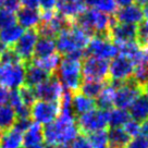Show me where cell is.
Wrapping results in <instances>:
<instances>
[{
	"label": "cell",
	"mask_w": 148,
	"mask_h": 148,
	"mask_svg": "<svg viewBox=\"0 0 148 148\" xmlns=\"http://www.w3.org/2000/svg\"><path fill=\"white\" fill-rule=\"evenodd\" d=\"M79 134L75 114L71 111H60L56 121L45 125L42 129L44 140L50 147L59 145L68 146V144L72 143Z\"/></svg>",
	"instance_id": "obj_1"
},
{
	"label": "cell",
	"mask_w": 148,
	"mask_h": 148,
	"mask_svg": "<svg viewBox=\"0 0 148 148\" xmlns=\"http://www.w3.org/2000/svg\"><path fill=\"white\" fill-rule=\"evenodd\" d=\"M90 42V34L85 32L77 25L72 24L68 29H64L57 35L56 49L59 55L69 56L74 51H84Z\"/></svg>",
	"instance_id": "obj_2"
},
{
	"label": "cell",
	"mask_w": 148,
	"mask_h": 148,
	"mask_svg": "<svg viewBox=\"0 0 148 148\" xmlns=\"http://www.w3.org/2000/svg\"><path fill=\"white\" fill-rule=\"evenodd\" d=\"M56 77L69 92H77L82 85V62L65 57L56 71Z\"/></svg>",
	"instance_id": "obj_3"
},
{
	"label": "cell",
	"mask_w": 148,
	"mask_h": 148,
	"mask_svg": "<svg viewBox=\"0 0 148 148\" xmlns=\"http://www.w3.org/2000/svg\"><path fill=\"white\" fill-rule=\"evenodd\" d=\"M112 20L106 13H102L96 9L85 10L83 13L76 18V24L85 32L96 33L100 36H108V32L112 24Z\"/></svg>",
	"instance_id": "obj_4"
},
{
	"label": "cell",
	"mask_w": 148,
	"mask_h": 148,
	"mask_svg": "<svg viewBox=\"0 0 148 148\" xmlns=\"http://www.w3.org/2000/svg\"><path fill=\"white\" fill-rule=\"evenodd\" d=\"M76 125L83 134H92L98 131L106 130L108 126V111L92 109L87 113L79 116Z\"/></svg>",
	"instance_id": "obj_5"
},
{
	"label": "cell",
	"mask_w": 148,
	"mask_h": 148,
	"mask_svg": "<svg viewBox=\"0 0 148 148\" xmlns=\"http://www.w3.org/2000/svg\"><path fill=\"white\" fill-rule=\"evenodd\" d=\"M139 96H142V86L134 79L118 84L114 87V106L119 109L127 110Z\"/></svg>",
	"instance_id": "obj_6"
},
{
	"label": "cell",
	"mask_w": 148,
	"mask_h": 148,
	"mask_svg": "<svg viewBox=\"0 0 148 148\" xmlns=\"http://www.w3.org/2000/svg\"><path fill=\"white\" fill-rule=\"evenodd\" d=\"M60 103L36 100L31 107V119L37 124L48 125L52 123L59 116Z\"/></svg>",
	"instance_id": "obj_7"
},
{
	"label": "cell",
	"mask_w": 148,
	"mask_h": 148,
	"mask_svg": "<svg viewBox=\"0 0 148 148\" xmlns=\"http://www.w3.org/2000/svg\"><path fill=\"white\" fill-rule=\"evenodd\" d=\"M25 64H1L0 66V86L7 89H16L24 85Z\"/></svg>",
	"instance_id": "obj_8"
},
{
	"label": "cell",
	"mask_w": 148,
	"mask_h": 148,
	"mask_svg": "<svg viewBox=\"0 0 148 148\" xmlns=\"http://www.w3.org/2000/svg\"><path fill=\"white\" fill-rule=\"evenodd\" d=\"M87 50L92 57L106 61L116 58L119 53L116 44L111 42V39L108 36L100 35H97L90 39L87 46Z\"/></svg>",
	"instance_id": "obj_9"
},
{
	"label": "cell",
	"mask_w": 148,
	"mask_h": 148,
	"mask_svg": "<svg viewBox=\"0 0 148 148\" xmlns=\"http://www.w3.org/2000/svg\"><path fill=\"white\" fill-rule=\"evenodd\" d=\"M82 76L86 81L106 82L109 77V62L95 57H88L82 64Z\"/></svg>",
	"instance_id": "obj_10"
},
{
	"label": "cell",
	"mask_w": 148,
	"mask_h": 148,
	"mask_svg": "<svg viewBox=\"0 0 148 148\" xmlns=\"http://www.w3.org/2000/svg\"><path fill=\"white\" fill-rule=\"evenodd\" d=\"M134 63L123 56H116L109 64V76L111 83L120 84L131 79L134 73Z\"/></svg>",
	"instance_id": "obj_11"
},
{
	"label": "cell",
	"mask_w": 148,
	"mask_h": 148,
	"mask_svg": "<svg viewBox=\"0 0 148 148\" xmlns=\"http://www.w3.org/2000/svg\"><path fill=\"white\" fill-rule=\"evenodd\" d=\"M34 90L37 99L49 102H60L64 94V88L62 87L56 75H51L47 81L34 88Z\"/></svg>",
	"instance_id": "obj_12"
},
{
	"label": "cell",
	"mask_w": 148,
	"mask_h": 148,
	"mask_svg": "<svg viewBox=\"0 0 148 148\" xmlns=\"http://www.w3.org/2000/svg\"><path fill=\"white\" fill-rule=\"evenodd\" d=\"M37 39L38 34L36 29H27L12 47L14 52L18 56V58L22 60L24 64L32 61Z\"/></svg>",
	"instance_id": "obj_13"
},
{
	"label": "cell",
	"mask_w": 148,
	"mask_h": 148,
	"mask_svg": "<svg viewBox=\"0 0 148 148\" xmlns=\"http://www.w3.org/2000/svg\"><path fill=\"white\" fill-rule=\"evenodd\" d=\"M137 34H138V26L136 25L112 22L108 32V37H110L111 40L116 42V45H120L124 42L137 40Z\"/></svg>",
	"instance_id": "obj_14"
},
{
	"label": "cell",
	"mask_w": 148,
	"mask_h": 148,
	"mask_svg": "<svg viewBox=\"0 0 148 148\" xmlns=\"http://www.w3.org/2000/svg\"><path fill=\"white\" fill-rule=\"evenodd\" d=\"M114 16L118 23L130 24L136 26H138L144 20L143 10L137 3L122 7L119 10H116Z\"/></svg>",
	"instance_id": "obj_15"
},
{
	"label": "cell",
	"mask_w": 148,
	"mask_h": 148,
	"mask_svg": "<svg viewBox=\"0 0 148 148\" xmlns=\"http://www.w3.org/2000/svg\"><path fill=\"white\" fill-rule=\"evenodd\" d=\"M51 75L47 73L45 70L39 68L34 62L29 61L25 64V79H24V85L28 87L35 88L36 86L40 85L50 77Z\"/></svg>",
	"instance_id": "obj_16"
},
{
	"label": "cell",
	"mask_w": 148,
	"mask_h": 148,
	"mask_svg": "<svg viewBox=\"0 0 148 148\" xmlns=\"http://www.w3.org/2000/svg\"><path fill=\"white\" fill-rule=\"evenodd\" d=\"M16 21L22 28L35 29L40 23V12L38 9L21 8L16 12Z\"/></svg>",
	"instance_id": "obj_17"
},
{
	"label": "cell",
	"mask_w": 148,
	"mask_h": 148,
	"mask_svg": "<svg viewBox=\"0 0 148 148\" xmlns=\"http://www.w3.org/2000/svg\"><path fill=\"white\" fill-rule=\"evenodd\" d=\"M56 7L58 8V13L71 21L73 18H76L86 10L85 3L76 2L74 0H57Z\"/></svg>",
	"instance_id": "obj_18"
},
{
	"label": "cell",
	"mask_w": 148,
	"mask_h": 148,
	"mask_svg": "<svg viewBox=\"0 0 148 148\" xmlns=\"http://www.w3.org/2000/svg\"><path fill=\"white\" fill-rule=\"evenodd\" d=\"M23 145V132L15 126L0 132V148H21Z\"/></svg>",
	"instance_id": "obj_19"
},
{
	"label": "cell",
	"mask_w": 148,
	"mask_h": 148,
	"mask_svg": "<svg viewBox=\"0 0 148 148\" xmlns=\"http://www.w3.org/2000/svg\"><path fill=\"white\" fill-rule=\"evenodd\" d=\"M72 109L74 114L82 116L84 113H87L90 110L96 108V102L94 99L84 96L81 92H74L72 94V100H71Z\"/></svg>",
	"instance_id": "obj_20"
},
{
	"label": "cell",
	"mask_w": 148,
	"mask_h": 148,
	"mask_svg": "<svg viewBox=\"0 0 148 148\" xmlns=\"http://www.w3.org/2000/svg\"><path fill=\"white\" fill-rule=\"evenodd\" d=\"M55 52H56L55 39L47 38V37H39L37 39L35 48H34L33 59H35V60L44 59V58H47L49 56L53 55Z\"/></svg>",
	"instance_id": "obj_21"
},
{
	"label": "cell",
	"mask_w": 148,
	"mask_h": 148,
	"mask_svg": "<svg viewBox=\"0 0 148 148\" xmlns=\"http://www.w3.org/2000/svg\"><path fill=\"white\" fill-rule=\"evenodd\" d=\"M129 114L133 120L137 122H144L148 120V98L145 96H139L133 105L129 108Z\"/></svg>",
	"instance_id": "obj_22"
},
{
	"label": "cell",
	"mask_w": 148,
	"mask_h": 148,
	"mask_svg": "<svg viewBox=\"0 0 148 148\" xmlns=\"http://www.w3.org/2000/svg\"><path fill=\"white\" fill-rule=\"evenodd\" d=\"M44 143V135H42V125L32 122L25 132L23 133V145L24 147L40 145Z\"/></svg>",
	"instance_id": "obj_23"
},
{
	"label": "cell",
	"mask_w": 148,
	"mask_h": 148,
	"mask_svg": "<svg viewBox=\"0 0 148 148\" xmlns=\"http://www.w3.org/2000/svg\"><path fill=\"white\" fill-rule=\"evenodd\" d=\"M24 34V29L18 24H14L12 26L1 29L0 31V40L5 47H12L15 45V42L21 38Z\"/></svg>",
	"instance_id": "obj_24"
},
{
	"label": "cell",
	"mask_w": 148,
	"mask_h": 148,
	"mask_svg": "<svg viewBox=\"0 0 148 148\" xmlns=\"http://www.w3.org/2000/svg\"><path fill=\"white\" fill-rule=\"evenodd\" d=\"M107 132L110 148H125L131 139L122 127H110Z\"/></svg>",
	"instance_id": "obj_25"
},
{
	"label": "cell",
	"mask_w": 148,
	"mask_h": 148,
	"mask_svg": "<svg viewBox=\"0 0 148 148\" xmlns=\"http://www.w3.org/2000/svg\"><path fill=\"white\" fill-rule=\"evenodd\" d=\"M96 106L98 109L109 111L114 106V87L111 85H106L99 96L96 98Z\"/></svg>",
	"instance_id": "obj_26"
},
{
	"label": "cell",
	"mask_w": 148,
	"mask_h": 148,
	"mask_svg": "<svg viewBox=\"0 0 148 148\" xmlns=\"http://www.w3.org/2000/svg\"><path fill=\"white\" fill-rule=\"evenodd\" d=\"M131 119L129 111L119 108H112L108 111V125L110 127H123Z\"/></svg>",
	"instance_id": "obj_27"
},
{
	"label": "cell",
	"mask_w": 148,
	"mask_h": 148,
	"mask_svg": "<svg viewBox=\"0 0 148 148\" xmlns=\"http://www.w3.org/2000/svg\"><path fill=\"white\" fill-rule=\"evenodd\" d=\"M15 121L16 114L9 105L0 106V132H5L13 127Z\"/></svg>",
	"instance_id": "obj_28"
},
{
	"label": "cell",
	"mask_w": 148,
	"mask_h": 148,
	"mask_svg": "<svg viewBox=\"0 0 148 148\" xmlns=\"http://www.w3.org/2000/svg\"><path fill=\"white\" fill-rule=\"evenodd\" d=\"M61 56L59 53H53V55L49 56L47 58L44 59H32V62H34L36 65H38L39 68H42V70H45L47 73H49L50 75H53L56 73V71L58 69V66L60 65L61 62Z\"/></svg>",
	"instance_id": "obj_29"
},
{
	"label": "cell",
	"mask_w": 148,
	"mask_h": 148,
	"mask_svg": "<svg viewBox=\"0 0 148 148\" xmlns=\"http://www.w3.org/2000/svg\"><path fill=\"white\" fill-rule=\"evenodd\" d=\"M106 87V82H97V81H84L81 85V94L84 96L94 99L99 96L102 89Z\"/></svg>",
	"instance_id": "obj_30"
},
{
	"label": "cell",
	"mask_w": 148,
	"mask_h": 148,
	"mask_svg": "<svg viewBox=\"0 0 148 148\" xmlns=\"http://www.w3.org/2000/svg\"><path fill=\"white\" fill-rule=\"evenodd\" d=\"M86 5L92 7V9H96L102 13L111 14L116 13V3L114 0H85Z\"/></svg>",
	"instance_id": "obj_31"
},
{
	"label": "cell",
	"mask_w": 148,
	"mask_h": 148,
	"mask_svg": "<svg viewBox=\"0 0 148 148\" xmlns=\"http://www.w3.org/2000/svg\"><path fill=\"white\" fill-rule=\"evenodd\" d=\"M87 139L92 148H110L107 130H102V131L88 134Z\"/></svg>",
	"instance_id": "obj_32"
},
{
	"label": "cell",
	"mask_w": 148,
	"mask_h": 148,
	"mask_svg": "<svg viewBox=\"0 0 148 148\" xmlns=\"http://www.w3.org/2000/svg\"><path fill=\"white\" fill-rule=\"evenodd\" d=\"M18 92V95H20V98H21V101L25 107H27L31 109V107L33 106V103L36 101V94H35V90L34 88L28 87L26 85H22L20 87V90Z\"/></svg>",
	"instance_id": "obj_33"
},
{
	"label": "cell",
	"mask_w": 148,
	"mask_h": 148,
	"mask_svg": "<svg viewBox=\"0 0 148 148\" xmlns=\"http://www.w3.org/2000/svg\"><path fill=\"white\" fill-rule=\"evenodd\" d=\"M133 76H134L133 79L139 86H143L148 83V61L135 65Z\"/></svg>",
	"instance_id": "obj_34"
},
{
	"label": "cell",
	"mask_w": 148,
	"mask_h": 148,
	"mask_svg": "<svg viewBox=\"0 0 148 148\" xmlns=\"http://www.w3.org/2000/svg\"><path fill=\"white\" fill-rule=\"evenodd\" d=\"M16 24V16L13 12L0 8V31Z\"/></svg>",
	"instance_id": "obj_35"
},
{
	"label": "cell",
	"mask_w": 148,
	"mask_h": 148,
	"mask_svg": "<svg viewBox=\"0 0 148 148\" xmlns=\"http://www.w3.org/2000/svg\"><path fill=\"white\" fill-rule=\"evenodd\" d=\"M122 129L124 130L125 133L129 135L130 138H134V137L139 136L142 134V124L137 121L133 120V119H130Z\"/></svg>",
	"instance_id": "obj_36"
},
{
	"label": "cell",
	"mask_w": 148,
	"mask_h": 148,
	"mask_svg": "<svg viewBox=\"0 0 148 148\" xmlns=\"http://www.w3.org/2000/svg\"><path fill=\"white\" fill-rule=\"evenodd\" d=\"M1 64H15V63H23L18 56L14 52L12 48H5V50L0 55Z\"/></svg>",
	"instance_id": "obj_37"
},
{
	"label": "cell",
	"mask_w": 148,
	"mask_h": 148,
	"mask_svg": "<svg viewBox=\"0 0 148 148\" xmlns=\"http://www.w3.org/2000/svg\"><path fill=\"white\" fill-rule=\"evenodd\" d=\"M125 148H148V138L143 135L136 136L134 138L130 139Z\"/></svg>",
	"instance_id": "obj_38"
},
{
	"label": "cell",
	"mask_w": 148,
	"mask_h": 148,
	"mask_svg": "<svg viewBox=\"0 0 148 148\" xmlns=\"http://www.w3.org/2000/svg\"><path fill=\"white\" fill-rule=\"evenodd\" d=\"M70 148H92V146L85 135H79L72 142V145Z\"/></svg>",
	"instance_id": "obj_39"
},
{
	"label": "cell",
	"mask_w": 148,
	"mask_h": 148,
	"mask_svg": "<svg viewBox=\"0 0 148 148\" xmlns=\"http://www.w3.org/2000/svg\"><path fill=\"white\" fill-rule=\"evenodd\" d=\"M137 42L139 45H145L148 42V22H145L138 27V34H137Z\"/></svg>",
	"instance_id": "obj_40"
},
{
	"label": "cell",
	"mask_w": 148,
	"mask_h": 148,
	"mask_svg": "<svg viewBox=\"0 0 148 148\" xmlns=\"http://www.w3.org/2000/svg\"><path fill=\"white\" fill-rule=\"evenodd\" d=\"M3 7H5V9L14 13L21 9V2H20V0H5Z\"/></svg>",
	"instance_id": "obj_41"
},
{
	"label": "cell",
	"mask_w": 148,
	"mask_h": 148,
	"mask_svg": "<svg viewBox=\"0 0 148 148\" xmlns=\"http://www.w3.org/2000/svg\"><path fill=\"white\" fill-rule=\"evenodd\" d=\"M57 5V0H39V8L42 11H53Z\"/></svg>",
	"instance_id": "obj_42"
},
{
	"label": "cell",
	"mask_w": 148,
	"mask_h": 148,
	"mask_svg": "<svg viewBox=\"0 0 148 148\" xmlns=\"http://www.w3.org/2000/svg\"><path fill=\"white\" fill-rule=\"evenodd\" d=\"M21 5L27 9H38L39 8V0H20Z\"/></svg>",
	"instance_id": "obj_43"
},
{
	"label": "cell",
	"mask_w": 148,
	"mask_h": 148,
	"mask_svg": "<svg viewBox=\"0 0 148 148\" xmlns=\"http://www.w3.org/2000/svg\"><path fill=\"white\" fill-rule=\"evenodd\" d=\"M9 89L0 86V106L5 105V102H8V97H9Z\"/></svg>",
	"instance_id": "obj_44"
},
{
	"label": "cell",
	"mask_w": 148,
	"mask_h": 148,
	"mask_svg": "<svg viewBox=\"0 0 148 148\" xmlns=\"http://www.w3.org/2000/svg\"><path fill=\"white\" fill-rule=\"evenodd\" d=\"M114 1H116V5H119L122 8V7L133 5V3H135V1H137V0H114Z\"/></svg>",
	"instance_id": "obj_45"
},
{
	"label": "cell",
	"mask_w": 148,
	"mask_h": 148,
	"mask_svg": "<svg viewBox=\"0 0 148 148\" xmlns=\"http://www.w3.org/2000/svg\"><path fill=\"white\" fill-rule=\"evenodd\" d=\"M142 135L148 138V120L144 121L142 124Z\"/></svg>",
	"instance_id": "obj_46"
},
{
	"label": "cell",
	"mask_w": 148,
	"mask_h": 148,
	"mask_svg": "<svg viewBox=\"0 0 148 148\" xmlns=\"http://www.w3.org/2000/svg\"><path fill=\"white\" fill-rule=\"evenodd\" d=\"M142 92H144V94H145V97L148 98V83L142 86Z\"/></svg>",
	"instance_id": "obj_47"
},
{
	"label": "cell",
	"mask_w": 148,
	"mask_h": 148,
	"mask_svg": "<svg viewBox=\"0 0 148 148\" xmlns=\"http://www.w3.org/2000/svg\"><path fill=\"white\" fill-rule=\"evenodd\" d=\"M5 48H7V47H5V45L2 44V42H1V40H0V55H1V53H2V52L5 50Z\"/></svg>",
	"instance_id": "obj_48"
},
{
	"label": "cell",
	"mask_w": 148,
	"mask_h": 148,
	"mask_svg": "<svg viewBox=\"0 0 148 148\" xmlns=\"http://www.w3.org/2000/svg\"><path fill=\"white\" fill-rule=\"evenodd\" d=\"M25 148H46V146L44 144H40V145H35V146H29V147H25Z\"/></svg>",
	"instance_id": "obj_49"
},
{
	"label": "cell",
	"mask_w": 148,
	"mask_h": 148,
	"mask_svg": "<svg viewBox=\"0 0 148 148\" xmlns=\"http://www.w3.org/2000/svg\"><path fill=\"white\" fill-rule=\"evenodd\" d=\"M51 148H70L65 145H59V146H55V147H51Z\"/></svg>",
	"instance_id": "obj_50"
},
{
	"label": "cell",
	"mask_w": 148,
	"mask_h": 148,
	"mask_svg": "<svg viewBox=\"0 0 148 148\" xmlns=\"http://www.w3.org/2000/svg\"><path fill=\"white\" fill-rule=\"evenodd\" d=\"M3 3H5V0H0V8L3 5Z\"/></svg>",
	"instance_id": "obj_51"
},
{
	"label": "cell",
	"mask_w": 148,
	"mask_h": 148,
	"mask_svg": "<svg viewBox=\"0 0 148 148\" xmlns=\"http://www.w3.org/2000/svg\"><path fill=\"white\" fill-rule=\"evenodd\" d=\"M74 1H76V2H81V3H84V1H85V0H74Z\"/></svg>",
	"instance_id": "obj_52"
}]
</instances>
